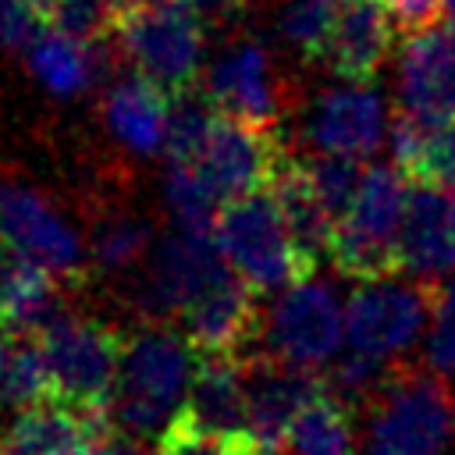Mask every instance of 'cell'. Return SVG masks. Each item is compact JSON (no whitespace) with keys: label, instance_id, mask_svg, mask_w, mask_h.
Instances as JSON below:
<instances>
[{"label":"cell","instance_id":"cell-28","mask_svg":"<svg viewBox=\"0 0 455 455\" xmlns=\"http://www.w3.org/2000/svg\"><path fill=\"white\" fill-rule=\"evenodd\" d=\"M338 0H284L277 14V28L291 50L302 57H323L331 28H334Z\"/></svg>","mask_w":455,"mask_h":455},{"label":"cell","instance_id":"cell-20","mask_svg":"<svg viewBox=\"0 0 455 455\" xmlns=\"http://www.w3.org/2000/svg\"><path fill=\"white\" fill-rule=\"evenodd\" d=\"M188 423L213 434H249L245 412V363L238 355H199L188 402L181 409Z\"/></svg>","mask_w":455,"mask_h":455},{"label":"cell","instance_id":"cell-15","mask_svg":"<svg viewBox=\"0 0 455 455\" xmlns=\"http://www.w3.org/2000/svg\"><path fill=\"white\" fill-rule=\"evenodd\" d=\"M398 36V14L387 0H338L323 64L345 82H370Z\"/></svg>","mask_w":455,"mask_h":455},{"label":"cell","instance_id":"cell-33","mask_svg":"<svg viewBox=\"0 0 455 455\" xmlns=\"http://www.w3.org/2000/svg\"><path fill=\"white\" fill-rule=\"evenodd\" d=\"M149 245V235L142 224L128 220V217H114L107 220L100 231H96V242H92V259L103 267V270H124L132 267L135 259H142Z\"/></svg>","mask_w":455,"mask_h":455},{"label":"cell","instance_id":"cell-23","mask_svg":"<svg viewBox=\"0 0 455 455\" xmlns=\"http://www.w3.org/2000/svg\"><path fill=\"white\" fill-rule=\"evenodd\" d=\"M299 249L306 252V259L316 267L323 256H331V242H334V213L327 210V203L320 199L309 171H306V160H288L281 167V174L274 178L270 185Z\"/></svg>","mask_w":455,"mask_h":455},{"label":"cell","instance_id":"cell-14","mask_svg":"<svg viewBox=\"0 0 455 455\" xmlns=\"http://www.w3.org/2000/svg\"><path fill=\"white\" fill-rule=\"evenodd\" d=\"M224 267L228 259L220 256L213 235L178 228L156 245L149 259L146 284H142V306L149 313H181L185 302Z\"/></svg>","mask_w":455,"mask_h":455},{"label":"cell","instance_id":"cell-17","mask_svg":"<svg viewBox=\"0 0 455 455\" xmlns=\"http://www.w3.org/2000/svg\"><path fill=\"white\" fill-rule=\"evenodd\" d=\"M309 135L320 153L366 160L384 139V103L366 82L327 89L313 107Z\"/></svg>","mask_w":455,"mask_h":455},{"label":"cell","instance_id":"cell-39","mask_svg":"<svg viewBox=\"0 0 455 455\" xmlns=\"http://www.w3.org/2000/svg\"><path fill=\"white\" fill-rule=\"evenodd\" d=\"M448 196H451V228H455V185H451V192H448Z\"/></svg>","mask_w":455,"mask_h":455},{"label":"cell","instance_id":"cell-35","mask_svg":"<svg viewBox=\"0 0 455 455\" xmlns=\"http://www.w3.org/2000/svg\"><path fill=\"white\" fill-rule=\"evenodd\" d=\"M199 14H206V18H231V14H238L249 0H188Z\"/></svg>","mask_w":455,"mask_h":455},{"label":"cell","instance_id":"cell-10","mask_svg":"<svg viewBox=\"0 0 455 455\" xmlns=\"http://www.w3.org/2000/svg\"><path fill=\"white\" fill-rule=\"evenodd\" d=\"M178 320L199 355H242V348L263 334L259 291L228 263L185 302Z\"/></svg>","mask_w":455,"mask_h":455},{"label":"cell","instance_id":"cell-7","mask_svg":"<svg viewBox=\"0 0 455 455\" xmlns=\"http://www.w3.org/2000/svg\"><path fill=\"white\" fill-rule=\"evenodd\" d=\"M114 36L146 78L171 96L192 92L203 64V25L188 0H142L117 18Z\"/></svg>","mask_w":455,"mask_h":455},{"label":"cell","instance_id":"cell-32","mask_svg":"<svg viewBox=\"0 0 455 455\" xmlns=\"http://www.w3.org/2000/svg\"><path fill=\"white\" fill-rule=\"evenodd\" d=\"M427 370L455 384V277L434 288V309L427 323Z\"/></svg>","mask_w":455,"mask_h":455},{"label":"cell","instance_id":"cell-25","mask_svg":"<svg viewBox=\"0 0 455 455\" xmlns=\"http://www.w3.org/2000/svg\"><path fill=\"white\" fill-rule=\"evenodd\" d=\"M43 398H53V387L39 338L0 331V412H18Z\"/></svg>","mask_w":455,"mask_h":455},{"label":"cell","instance_id":"cell-8","mask_svg":"<svg viewBox=\"0 0 455 455\" xmlns=\"http://www.w3.org/2000/svg\"><path fill=\"white\" fill-rule=\"evenodd\" d=\"M284 164H288V153L277 135V124L245 121L224 110L213 114L199 153L188 160V167H196L199 178L224 203L270 188Z\"/></svg>","mask_w":455,"mask_h":455},{"label":"cell","instance_id":"cell-5","mask_svg":"<svg viewBox=\"0 0 455 455\" xmlns=\"http://www.w3.org/2000/svg\"><path fill=\"white\" fill-rule=\"evenodd\" d=\"M36 338L46 359L53 398L110 412L124 338L110 323L68 309L50 320Z\"/></svg>","mask_w":455,"mask_h":455},{"label":"cell","instance_id":"cell-9","mask_svg":"<svg viewBox=\"0 0 455 455\" xmlns=\"http://www.w3.org/2000/svg\"><path fill=\"white\" fill-rule=\"evenodd\" d=\"M341 341H345V309L334 288L313 277L284 288L263 320L267 352L302 370H320L334 363Z\"/></svg>","mask_w":455,"mask_h":455},{"label":"cell","instance_id":"cell-11","mask_svg":"<svg viewBox=\"0 0 455 455\" xmlns=\"http://www.w3.org/2000/svg\"><path fill=\"white\" fill-rule=\"evenodd\" d=\"M323 391L316 370L291 366L270 352L259 359H245V412L249 434L263 448V455H284L291 441V427L302 409Z\"/></svg>","mask_w":455,"mask_h":455},{"label":"cell","instance_id":"cell-2","mask_svg":"<svg viewBox=\"0 0 455 455\" xmlns=\"http://www.w3.org/2000/svg\"><path fill=\"white\" fill-rule=\"evenodd\" d=\"M455 437V395L434 370H398L370 398L363 455H444Z\"/></svg>","mask_w":455,"mask_h":455},{"label":"cell","instance_id":"cell-13","mask_svg":"<svg viewBox=\"0 0 455 455\" xmlns=\"http://www.w3.org/2000/svg\"><path fill=\"white\" fill-rule=\"evenodd\" d=\"M107 437L110 412L43 398L0 427V455H96Z\"/></svg>","mask_w":455,"mask_h":455},{"label":"cell","instance_id":"cell-30","mask_svg":"<svg viewBox=\"0 0 455 455\" xmlns=\"http://www.w3.org/2000/svg\"><path fill=\"white\" fill-rule=\"evenodd\" d=\"M43 11L50 28L75 36L82 43H107L117 25L110 0H46Z\"/></svg>","mask_w":455,"mask_h":455},{"label":"cell","instance_id":"cell-24","mask_svg":"<svg viewBox=\"0 0 455 455\" xmlns=\"http://www.w3.org/2000/svg\"><path fill=\"white\" fill-rule=\"evenodd\" d=\"M28 60L50 92L75 96L103 68V43H82V39L64 36V32L46 25L43 36L28 46Z\"/></svg>","mask_w":455,"mask_h":455},{"label":"cell","instance_id":"cell-26","mask_svg":"<svg viewBox=\"0 0 455 455\" xmlns=\"http://www.w3.org/2000/svg\"><path fill=\"white\" fill-rule=\"evenodd\" d=\"M288 455H355V430L341 395L320 391L291 427Z\"/></svg>","mask_w":455,"mask_h":455},{"label":"cell","instance_id":"cell-27","mask_svg":"<svg viewBox=\"0 0 455 455\" xmlns=\"http://www.w3.org/2000/svg\"><path fill=\"white\" fill-rule=\"evenodd\" d=\"M167 203H171V213L178 217V228L203 231V235H213L217 213L224 206V199L188 164H171V174H167Z\"/></svg>","mask_w":455,"mask_h":455},{"label":"cell","instance_id":"cell-19","mask_svg":"<svg viewBox=\"0 0 455 455\" xmlns=\"http://www.w3.org/2000/svg\"><path fill=\"white\" fill-rule=\"evenodd\" d=\"M210 103L224 114L274 124L277 117V78L259 43L231 46L210 71Z\"/></svg>","mask_w":455,"mask_h":455},{"label":"cell","instance_id":"cell-22","mask_svg":"<svg viewBox=\"0 0 455 455\" xmlns=\"http://www.w3.org/2000/svg\"><path fill=\"white\" fill-rule=\"evenodd\" d=\"M391 153L395 167L412 181L455 185V121L419 117L402 107L391 117Z\"/></svg>","mask_w":455,"mask_h":455},{"label":"cell","instance_id":"cell-38","mask_svg":"<svg viewBox=\"0 0 455 455\" xmlns=\"http://www.w3.org/2000/svg\"><path fill=\"white\" fill-rule=\"evenodd\" d=\"M0 4H46V0H0Z\"/></svg>","mask_w":455,"mask_h":455},{"label":"cell","instance_id":"cell-1","mask_svg":"<svg viewBox=\"0 0 455 455\" xmlns=\"http://www.w3.org/2000/svg\"><path fill=\"white\" fill-rule=\"evenodd\" d=\"M199 366V352L181 331L142 327L124 338L110 419L135 441H153L181 416L188 387Z\"/></svg>","mask_w":455,"mask_h":455},{"label":"cell","instance_id":"cell-16","mask_svg":"<svg viewBox=\"0 0 455 455\" xmlns=\"http://www.w3.org/2000/svg\"><path fill=\"white\" fill-rule=\"evenodd\" d=\"M402 107L419 117L455 121V32L444 25L416 28L398 60Z\"/></svg>","mask_w":455,"mask_h":455},{"label":"cell","instance_id":"cell-18","mask_svg":"<svg viewBox=\"0 0 455 455\" xmlns=\"http://www.w3.org/2000/svg\"><path fill=\"white\" fill-rule=\"evenodd\" d=\"M455 267L451 196L444 185L412 181L405 224H402V270L416 277H441Z\"/></svg>","mask_w":455,"mask_h":455},{"label":"cell","instance_id":"cell-6","mask_svg":"<svg viewBox=\"0 0 455 455\" xmlns=\"http://www.w3.org/2000/svg\"><path fill=\"white\" fill-rule=\"evenodd\" d=\"M437 281L427 277H373L345 302V345L348 352L370 355L377 363H395L405 355L430 323Z\"/></svg>","mask_w":455,"mask_h":455},{"label":"cell","instance_id":"cell-37","mask_svg":"<svg viewBox=\"0 0 455 455\" xmlns=\"http://www.w3.org/2000/svg\"><path fill=\"white\" fill-rule=\"evenodd\" d=\"M139 4H142V0H110V7H114V14H117V18H124V14H128V11H135Z\"/></svg>","mask_w":455,"mask_h":455},{"label":"cell","instance_id":"cell-21","mask_svg":"<svg viewBox=\"0 0 455 455\" xmlns=\"http://www.w3.org/2000/svg\"><path fill=\"white\" fill-rule=\"evenodd\" d=\"M171 110L174 96L142 71L121 78L107 92V124L135 153H156L160 146H167Z\"/></svg>","mask_w":455,"mask_h":455},{"label":"cell","instance_id":"cell-12","mask_svg":"<svg viewBox=\"0 0 455 455\" xmlns=\"http://www.w3.org/2000/svg\"><path fill=\"white\" fill-rule=\"evenodd\" d=\"M0 238L60 281H78L85 270L78 235L39 192L25 185L0 181Z\"/></svg>","mask_w":455,"mask_h":455},{"label":"cell","instance_id":"cell-31","mask_svg":"<svg viewBox=\"0 0 455 455\" xmlns=\"http://www.w3.org/2000/svg\"><path fill=\"white\" fill-rule=\"evenodd\" d=\"M306 171L320 192V199L327 203V210L334 213V220L345 217V210L352 206L359 185H363V174L366 167L355 160V156H338V153H320L313 160H306Z\"/></svg>","mask_w":455,"mask_h":455},{"label":"cell","instance_id":"cell-3","mask_svg":"<svg viewBox=\"0 0 455 455\" xmlns=\"http://www.w3.org/2000/svg\"><path fill=\"white\" fill-rule=\"evenodd\" d=\"M409 174L402 167H366L363 185L334 224L331 263L352 281H373L402 270V224L409 210Z\"/></svg>","mask_w":455,"mask_h":455},{"label":"cell","instance_id":"cell-36","mask_svg":"<svg viewBox=\"0 0 455 455\" xmlns=\"http://www.w3.org/2000/svg\"><path fill=\"white\" fill-rule=\"evenodd\" d=\"M96 455H149V451H142L135 437H128V434H114V437H107V441L100 444Z\"/></svg>","mask_w":455,"mask_h":455},{"label":"cell","instance_id":"cell-4","mask_svg":"<svg viewBox=\"0 0 455 455\" xmlns=\"http://www.w3.org/2000/svg\"><path fill=\"white\" fill-rule=\"evenodd\" d=\"M213 242L220 256L256 288V291H284L306 277H313V263L299 249L277 199L270 188L228 199L213 224Z\"/></svg>","mask_w":455,"mask_h":455},{"label":"cell","instance_id":"cell-34","mask_svg":"<svg viewBox=\"0 0 455 455\" xmlns=\"http://www.w3.org/2000/svg\"><path fill=\"white\" fill-rule=\"evenodd\" d=\"M391 11L398 14V21L416 32V28H427V25H437L441 11H444V0H387Z\"/></svg>","mask_w":455,"mask_h":455},{"label":"cell","instance_id":"cell-29","mask_svg":"<svg viewBox=\"0 0 455 455\" xmlns=\"http://www.w3.org/2000/svg\"><path fill=\"white\" fill-rule=\"evenodd\" d=\"M156 455H263L252 434H213L178 416L160 437Z\"/></svg>","mask_w":455,"mask_h":455}]
</instances>
